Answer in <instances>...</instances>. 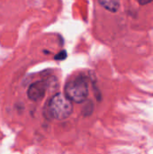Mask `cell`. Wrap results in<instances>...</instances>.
I'll list each match as a JSON object with an SVG mask.
<instances>
[{
	"label": "cell",
	"instance_id": "7a4b0ae2",
	"mask_svg": "<svg viewBox=\"0 0 153 154\" xmlns=\"http://www.w3.org/2000/svg\"><path fill=\"white\" fill-rule=\"evenodd\" d=\"M65 96L75 103L84 102L88 96V84L85 78L78 77L65 86Z\"/></svg>",
	"mask_w": 153,
	"mask_h": 154
},
{
	"label": "cell",
	"instance_id": "277c9868",
	"mask_svg": "<svg viewBox=\"0 0 153 154\" xmlns=\"http://www.w3.org/2000/svg\"><path fill=\"white\" fill-rule=\"evenodd\" d=\"M99 3L110 12H117L120 7V0H99Z\"/></svg>",
	"mask_w": 153,
	"mask_h": 154
},
{
	"label": "cell",
	"instance_id": "5b68a950",
	"mask_svg": "<svg viewBox=\"0 0 153 154\" xmlns=\"http://www.w3.org/2000/svg\"><path fill=\"white\" fill-rule=\"evenodd\" d=\"M55 60H63L67 58V52L65 51H61L60 52H59L57 55H55Z\"/></svg>",
	"mask_w": 153,
	"mask_h": 154
},
{
	"label": "cell",
	"instance_id": "3957f363",
	"mask_svg": "<svg viewBox=\"0 0 153 154\" xmlns=\"http://www.w3.org/2000/svg\"><path fill=\"white\" fill-rule=\"evenodd\" d=\"M47 90V83L44 81H37L32 83L27 91L28 97L32 101H39L45 96Z\"/></svg>",
	"mask_w": 153,
	"mask_h": 154
},
{
	"label": "cell",
	"instance_id": "6da1fadb",
	"mask_svg": "<svg viewBox=\"0 0 153 154\" xmlns=\"http://www.w3.org/2000/svg\"><path fill=\"white\" fill-rule=\"evenodd\" d=\"M73 111L71 101L64 95L58 93L54 95L48 104L50 116L56 120H64L70 116Z\"/></svg>",
	"mask_w": 153,
	"mask_h": 154
},
{
	"label": "cell",
	"instance_id": "8992f818",
	"mask_svg": "<svg viewBox=\"0 0 153 154\" xmlns=\"http://www.w3.org/2000/svg\"><path fill=\"white\" fill-rule=\"evenodd\" d=\"M140 5H147V4H149V3H151L152 0H136Z\"/></svg>",
	"mask_w": 153,
	"mask_h": 154
}]
</instances>
